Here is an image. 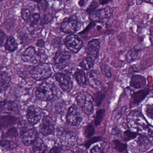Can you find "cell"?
<instances>
[{"instance_id":"50","label":"cell","mask_w":153,"mask_h":153,"mask_svg":"<svg viewBox=\"0 0 153 153\" xmlns=\"http://www.w3.org/2000/svg\"><path fill=\"white\" fill-rule=\"evenodd\" d=\"M149 136L153 137V127L149 125V127L148 131V134Z\"/></svg>"},{"instance_id":"2","label":"cell","mask_w":153,"mask_h":153,"mask_svg":"<svg viewBox=\"0 0 153 153\" xmlns=\"http://www.w3.org/2000/svg\"><path fill=\"white\" fill-rule=\"evenodd\" d=\"M36 96L42 101H50L52 100L57 94V89L54 84L49 82L41 83L36 88Z\"/></svg>"},{"instance_id":"33","label":"cell","mask_w":153,"mask_h":153,"mask_svg":"<svg viewBox=\"0 0 153 153\" xmlns=\"http://www.w3.org/2000/svg\"><path fill=\"white\" fill-rule=\"evenodd\" d=\"M105 110L104 109H101L98 110L96 113L95 118V124L96 126H97L100 125V123L102 121L104 117Z\"/></svg>"},{"instance_id":"54","label":"cell","mask_w":153,"mask_h":153,"mask_svg":"<svg viewBox=\"0 0 153 153\" xmlns=\"http://www.w3.org/2000/svg\"><path fill=\"white\" fill-rule=\"evenodd\" d=\"M105 75L106 76L108 77H111V70L109 68H106L105 70Z\"/></svg>"},{"instance_id":"43","label":"cell","mask_w":153,"mask_h":153,"mask_svg":"<svg viewBox=\"0 0 153 153\" xmlns=\"http://www.w3.org/2000/svg\"><path fill=\"white\" fill-rule=\"evenodd\" d=\"M52 19V16L51 14H47L45 15L43 17L42 19V22H41V25H46L48 24L49 22L51 21V19Z\"/></svg>"},{"instance_id":"53","label":"cell","mask_w":153,"mask_h":153,"mask_svg":"<svg viewBox=\"0 0 153 153\" xmlns=\"http://www.w3.org/2000/svg\"><path fill=\"white\" fill-rule=\"evenodd\" d=\"M61 148L59 146H55L51 149V152H59L61 151Z\"/></svg>"},{"instance_id":"17","label":"cell","mask_w":153,"mask_h":153,"mask_svg":"<svg viewBox=\"0 0 153 153\" xmlns=\"http://www.w3.org/2000/svg\"><path fill=\"white\" fill-rule=\"evenodd\" d=\"M149 93V88H146L133 93L131 98L130 108L138 105L146 97Z\"/></svg>"},{"instance_id":"3","label":"cell","mask_w":153,"mask_h":153,"mask_svg":"<svg viewBox=\"0 0 153 153\" xmlns=\"http://www.w3.org/2000/svg\"><path fill=\"white\" fill-rule=\"evenodd\" d=\"M29 73L35 80H43L50 78L52 75L53 71L51 65L45 62L32 68Z\"/></svg>"},{"instance_id":"46","label":"cell","mask_w":153,"mask_h":153,"mask_svg":"<svg viewBox=\"0 0 153 153\" xmlns=\"http://www.w3.org/2000/svg\"><path fill=\"white\" fill-rule=\"evenodd\" d=\"M90 152L91 153H102L103 151L101 147H99L98 145H96L91 149Z\"/></svg>"},{"instance_id":"40","label":"cell","mask_w":153,"mask_h":153,"mask_svg":"<svg viewBox=\"0 0 153 153\" xmlns=\"http://www.w3.org/2000/svg\"><path fill=\"white\" fill-rule=\"evenodd\" d=\"M18 38L19 40L20 43L23 44L26 42V41H27L28 36L26 33H25L24 31H21L20 33H19L18 35Z\"/></svg>"},{"instance_id":"57","label":"cell","mask_w":153,"mask_h":153,"mask_svg":"<svg viewBox=\"0 0 153 153\" xmlns=\"http://www.w3.org/2000/svg\"><path fill=\"white\" fill-rule=\"evenodd\" d=\"M1 1H2V0H1Z\"/></svg>"},{"instance_id":"55","label":"cell","mask_w":153,"mask_h":153,"mask_svg":"<svg viewBox=\"0 0 153 153\" xmlns=\"http://www.w3.org/2000/svg\"><path fill=\"white\" fill-rule=\"evenodd\" d=\"M143 1V0H136V3L137 5H141Z\"/></svg>"},{"instance_id":"26","label":"cell","mask_w":153,"mask_h":153,"mask_svg":"<svg viewBox=\"0 0 153 153\" xmlns=\"http://www.w3.org/2000/svg\"><path fill=\"white\" fill-rule=\"evenodd\" d=\"M33 145V150L35 153H44L47 151V146L40 138L37 137Z\"/></svg>"},{"instance_id":"29","label":"cell","mask_w":153,"mask_h":153,"mask_svg":"<svg viewBox=\"0 0 153 153\" xmlns=\"http://www.w3.org/2000/svg\"><path fill=\"white\" fill-rule=\"evenodd\" d=\"M17 121V119L14 116H5L1 118V127H8L15 124Z\"/></svg>"},{"instance_id":"51","label":"cell","mask_w":153,"mask_h":153,"mask_svg":"<svg viewBox=\"0 0 153 153\" xmlns=\"http://www.w3.org/2000/svg\"><path fill=\"white\" fill-rule=\"evenodd\" d=\"M112 0H98L100 5H104L111 1Z\"/></svg>"},{"instance_id":"45","label":"cell","mask_w":153,"mask_h":153,"mask_svg":"<svg viewBox=\"0 0 153 153\" xmlns=\"http://www.w3.org/2000/svg\"><path fill=\"white\" fill-rule=\"evenodd\" d=\"M101 138L100 137H94L93 138L89 140L86 143L85 147L86 148H88L90 146H91L92 144L93 143H95V142H97V141H99L101 140Z\"/></svg>"},{"instance_id":"42","label":"cell","mask_w":153,"mask_h":153,"mask_svg":"<svg viewBox=\"0 0 153 153\" xmlns=\"http://www.w3.org/2000/svg\"><path fill=\"white\" fill-rule=\"evenodd\" d=\"M38 3V8L41 11H45L48 8V2L46 0H42Z\"/></svg>"},{"instance_id":"32","label":"cell","mask_w":153,"mask_h":153,"mask_svg":"<svg viewBox=\"0 0 153 153\" xmlns=\"http://www.w3.org/2000/svg\"><path fill=\"white\" fill-rule=\"evenodd\" d=\"M40 20V14L35 13L31 15L29 19V25L32 27H34L37 25Z\"/></svg>"},{"instance_id":"11","label":"cell","mask_w":153,"mask_h":153,"mask_svg":"<svg viewBox=\"0 0 153 153\" xmlns=\"http://www.w3.org/2000/svg\"><path fill=\"white\" fill-rule=\"evenodd\" d=\"M66 119L67 122L71 126H78L80 125L82 121V118L76 105H71L69 108Z\"/></svg>"},{"instance_id":"18","label":"cell","mask_w":153,"mask_h":153,"mask_svg":"<svg viewBox=\"0 0 153 153\" xmlns=\"http://www.w3.org/2000/svg\"><path fill=\"white\" fill-rule=\"evenodd\" d=\"M87 79L89 85L94 89H98L101 85V78L99 72L92 70L88 73Z\"/></svg>"},{"instance_id":"22","label":"cell","mask_w":153,"mask_h":153,"mask_svg":"<svg viewBox=\"0 0 153 153\" xmlns=\"http://www.w3.org/2000/svg\"><path fill=\"white\" fill-rule=\"evenodd\" d=\"M35 48L33 46H30L27 47L21 53V57L22 61L25 62L32 63L36 53Z\"/></svg>"},{"instance_id":"5","label":"cell","mask_w":153,"mask_h":153,"mask_svg":"<svg viewBox=\"0 0 153 153\" xmlns=\"http://www.w3.org/2000/svg\"><path fill=\"white\" fill-rule=\"evenodd\" d=\"M113 11V8L109 7L96 10L90 15V19L94 23H105L112 16Z\"/></svg>"},{"instance_id":"52","label":"cell","mask_w":153,"mask_h":153,"mask_svg":"<svg viewBox=\"0 0 153 153\" xmlns=\"http://www.w3.org/2000/svg\"><path fill=\"white\" fill-rule=\"evenodd\" d=\"M87 1L88 0H79L78 2L79 5L80 7H84L86 4Z\"/></svg>"},{"instance_id":"49","label":"cell","mask_w":153,"mask_h":153,"mask_svg":"<svg viewBox=\"0 0 153 153\" xmlns=\"http://www.w3.org/2000/svg\"><path fill=\"white\" fill-rule=\"evenodd\" d=\"M109 146V144L107 142H104L101 144V147L102 150L103 152H104V150H106L108 148Z\"/></svg>"},{"instance_id":"4","label":"cell","mask_w":153,"mask_h":153,"mask_svg":"<svg viewBox=\"0 0 153 153\" xmlns=\"http://www.w3.org/2000/svg\"><path fill=\"white\" fill-rule=\"evenodd\" d=\"M76 101L82 111L87 114H90L94 111V99L87 92H81L77 94Z\"/></svg>"},{"instance_id":"47","label":"cell","mask_w":153,"mask_h":153,"mask_svg":"<svg viewBox=\"0 0 153 153\" xmlns=\"http://www.w3.org/2000/svg\"><path fill=\"white\" fill-rule=\"evenodd\" d=\"M6 37V35L5 33L2 32V31H1V33H0V44H1V47H2L4 45Z\"/></svg>"},{"instance_id":"8","label":"cell","mask_w":153,"mask_h":153,"mask_svg":"<svg viewBox=\"0 0 153 153\" xmlns=\"http://www.w3.org/2000/svg\"><path fill=\"white\" fill-rule=\"evenodd\" d=\"M55 79L63 91L69 92L73 87L72 77L68 72H59L55 76Z\"/></svg>"},{"instance_id":"13","label":"cell","mask_w":153,"mask_h":153,"mask_svg":"<svg viewBox=\"0 0 153 153\" xmlns=\"http://www.w3.org/2000/svg\"><path fill=\"white\" fill-rule=\"evenodd\" d=\"M26 115L29 123L35 125L37 124L42 119V111L38 107L31 105L27 109Z\"/></svg>"},{"instance_id":"44","label":"cell","mask_w":153,"mask_h":153,"mask_svg":"<svg viewBox=\"0 0 153 153\" xmlns=\"http://www.w3.org/2000/svg\"><path fill=\"white\" fill-rule=\"evenodd\" d=\"M65 103L63 102H59L56 104L55 106V110L57 112L60 113L63 111L65 108Z\"/></svg>"},{"instance_id":"34","label":"cell","mask_w":153,"mask_h":153,"mask_svg":"<svg viewBox=\"0 0 153 153\" xmlns=\"http://www.w3.org/2000/svg\"><path fill=\"white\" fill-rule=\"evenodd\" d=\"M113 142L114 148L119 152H123L127 149L128 146L126 144L122 143L118 140H114Z\"/></svg>"},{"instance_id":"36","label":"cell","mask_w":153,"mask_h":153,"mask_svg":"<svg viewBox=\"0 0 153 153\" xmlns=\"http://www.w3.org/2000/svg\"><path fill=\"white\" fill-rule=\"evenodd\" d=\"M99 1H97V0H93L87 9V12L90 15L92 14L94 11L96 10L97 8L98 7V5H99Z\"/></svg>"},{"instance_id":"31","label":"cell","mask_w":153,"mask_h":153,"mask_svg":"<svg viewBox=\"0 0 153 153\" xmlns=\"http://www.w3.org/2000/svg\"><path fill=\"white\" fill-rule=\"evenodd\" d=\"M138 133L131 130H128L123 132V138L125 141H128L134 139L137 137Z\"/></svg>"},{"instance_id":"28","label":"cell","mask_w":153,"mask_h":153,"mask_svg":"<svg viewBox=\"0 0 153 153\" xmlns=\"http://www.w3.org/2000/svg\"><path fill=\"white\" fill-rule=\"evenodd\" d=\"M95 60L92 58L87 56L80 62L79 65L81 68L85 70H89L94 65Z\"/></svg>"},{"instance_id":"48","label":"cell","mask_w":153,"mask_h":153,"mask_svg":"<svg viewBox=\"0 0 153 153\" xmlns=\"http://www.w3.org/2000/svg\"><path fill=\"white\" fill-rule=\"evenodd\" d=\"M36 45L40 48H43L45 45V42L43 39H40L36 43Z\"/></svg>"},{"instance_id":"10","label":"cell","mask_w":153,"mask_h":153,"mask_svg":"<svg viewBox=\"0 0 153 153\" xmlns=\"http://www.w3.org/2000/svg\"><path fill=\"white\" fill-rule=\"evenodd\" d=\"M136 143V152H147L153 147V138L146 135H140L137 138Z\"/></svg>"},{"instance_id":"41","label":"cell","mask_w":153,"mask_h":153,"mask_svg":"<svg viewBox=\"0 0 153 153\" xmlns=\"http://www.w3.org/2000/svg\"><path fill=\"white\" fill-rule=\"evenodd\" d=\"M18 135L17 130L15 128H12L9 129L6 133V137H15Z\"/></svg>"},{"instance_id":"19","label":"cell","mask_w":153,"mask_h":153,"mask_svg":"<svg viewBox=\"0 0 153 153\" xmlns=\"http://www.w3.org/2000/svg\"><path fill=\"white\" fill-rule=\"evenodd\" d=\"M1 113L12 114L18 111V105L14 102L3 101L1 103Z\"/></svg>"},{"instance_id":"37","label":"cell","mask_w":153,"mask_h":153,"mask_svg":"<svg viewBox=\"0 0 153 153\" xmlns=\"http://www.w3.org/2000/svg\"><path fill=\"white\" fill-rule=\"evenodd\" d=\"M105 97V95L102 92H99L96 94L95 96V101L96 105L99 106L102 103L103 99Z\"/></svg>"},{"instance_id":"20","label":"cell","mask_w":153,"mask_h":153,"mask_svg":"<svg viewBox=\"0 0 153 153\" xmlns=\"http://www.w3.org/2000/svg\"><path fill=\"white\" fill-rule=\"evenodd\" d=\"M146 78L139 75L132 76L130 82V86L135 89L144 88L146 87Z\"/></svg>"},{"instance_id":"39","label":"cell","mask_w":153,"mask_h":153,"mask_svg":"<svg viewBox=\"0 0 153 153\" xmlns=\"http://www.w3.org/2000/svg\"><path fill=\"white\" fill-rule=\"evenodd\" d=\"M21 17L24 20H29L31 16V13L30 10L28 9L24 8L21 10Z\"/></svg>"},{"instance_id":"56","label":"cell","mask_w":153,"mask_h":153,"mask_svg":"<svg viewBox=\"0 0 153 153\" xmlns=\"http://www.w3.org/2000/svg\"><path fill=\"white\" fill-rule=\"evenodd\" d=\"M143 1L146 2L148 3H150V4H153V0H143Z\"/></svg>"},{"instance_id":"35","label":"cell","mask_w":153,"mask_h":153,"mask_svg":"<svg viewBox=\"0 0 153 153\" xmlns=\"http://www.w3.org/2000/svg\"><path fill=\"white\" fill-rule=\"evenodd\" d=\"M94 134V128L92 124H89L85 128L84 134L86 137H91Z\"/></svg>"},{"instance_id":"1","label":"cell","mask_w":153,"mask_h":153,"mask_svg":"<svg viewBox=\"0 0 153 153\" xmlns=\"http://www.w3.org/2000/svg\"><path fill=\"white\" fill-rule=\"evenodd\" d=\"M127 123L130 129L141 135H147L149 125L143 114L138 111H133L127 117Z\"/></svg>"},{"instance_id":"9","label":"cell","mask_w":153,"mask_h":153,"mask_svg":"<svg viewBox=\"0 0 153 153\" xmlns=\"http://www.w3.org/2000/svg\"><path fill=\"white\" fill-rule=\"evenodd\" d=\"M71 54L66 51L59 50L56 52L53 58L54 65L57 69H63L70 62Z\"/></svg>"},{"instance_id":"7","label":"cell","mask_w":153,"mask_h":153,"mask_svg":"<svg viewBox=\"0 0 153 153\" xmlns=\"http://www.w3.org/2000/svg\"><path fill=\"white\" fill-rule=\"evenodd\" d=\"M64 44L71 52L77 53L84 46L83 41L77 35L70 34L64 40Z\"/></svg>"},{"instance_id":"23","label":"cell","mask_w":153,"mask_h":153,"mask_svg":"<svg viewBox=\"0 0 153 153\" xmlns=\"http://www.w3.org/2000/svg\"><path fill=\"white\" fill-rule=\"evenodd\" d=\"M0 85H1V91H5L10 85L11 79L10 75L5 71H2L1 73L0 78Z\"/></svg>"},{"instance_id":"6","label":"cell","mask_w":153,"mask_h":153,"mask_svg":"<svg viewBox=\"0 0 153 153\" xmlns=\"http://www.w3.org/2000/svg\"><path fill=\"white\" fill-rule=\"evenodd\" d=\"M78 25L77 17L76 15H73L63 20L61 24L60 29L65 33L72 34L77 32Z\"/></svg>"},{"instance_id":"15","label":"cell","mask_w":153,"mask_h":153,"mask_svg":"<svg viewBox=\"0 0 153 153\" xmlns=\"http://www.w3.org/2000/svg\"><path fill=\"white\" fill-rule=\"evenodd\" d=\"M60 141L62 146H73L77 143L76 133L71 131H63L60 136Z\"/></svg>"},{"instance_id":"38","label":"cell","mask_w":153,"mask_h":153,"mask_svg":"<svg viewBox=\"0 0 153 153\" xmlns=\"http://www.w3.org/2000/svg\"><path fill=\"white\" fill-rule=\"evenodd\" d=\"M145 112L149 118L153 120V104H147L146 105Z\"/></svg>"},{"instance_id":"12","label":"cell","mask_w":153,"mask_h":153,"mask_svg":"<svg viewBox=\"0 0 153 153\" xmlns=\"http://www.w3.org/2000/svg\"><path fill=\"white\" fill-rule=\"evenodd\" d=\"M37 137V131L33 128L24 129L21 132V140L23 143L27 146L33 145Z\"/></svg>"},{"instance_id":"30","label":"cell","mask_w":153,"mask_h":153,"mask_svg":"<svg viewBox=\"0 0 153 153\" xmlns=\"http://www.w3.org/2000/svg\"><path fill=\"white\" fill-rule=\"evenodd\" d=\"M1 145L4 149L7 151L13 150L17 146L15 142L8 140H2L1 141Z\"/></svg>"},{"instance_id":"24","label":"cell","mask_w":153,"mask_h":153,"mask_svg":"<svg viewBox=\"0 0 153 153\" xmlns=\"http://www.w3.org/2000/svg\"><path fill=\"white\" fill-rule=\"evenodd\" d=\"M4 46L7 51L13 52L18 48V44L13 36H10L7 38Z\"/></svg>"},{"instance_id":"14","label":"cell","mask_w":153,"mask_h":153,"mask_svg":"<svg viewBox=\"0 0 153 153\" xmlns=\"http://www.w3.org/2000/svg\"><path fill=\"white\" fill-rule=\"evenodd\" d=\"M100 42L98 39H94L88 42L85 49L87 56L95 61L98 57Z\"/></svg>"},{"instance_id":"21","label":"cell","mask_w":153,"mask_h":153,"mask_svg":"<svg viewBox=\"0 0 153 153\" xmlns=\"http://www.w3.org/2000/svg\"><path fill=\"white\" fill-rule=\"evenodd\" d=\"M142 51V47L140 45H137L132 49L128 51L126 59L129 63L133 62L138 59L140 56Z\"/></svg>"},{"instance_id":"16","label":"cell","mask_w":153,"mask_h":153,"mask_svg":"<svg viewBox=\"0 0 153 153\" xmlns=\"http://www.w3.org/2000/svg\"><path fill=\"white\" fill-rule=\"evenodd\" d=\"M40 131L45 136L53 133L54 130V122L51 117L45 116L44 117L39 128Z\"/></svg>"},{"instance_id":"25","label":"cell","mask_w":153,"mask_h":153,"mask_svg":"<svg viewBox=\"0 0 153 153\" xmlns=\"http://www.w3.org/2000/svg\"><path fill=\"white\" fill-rule=\"evenodd\" d=\"M75 78L79 85L81 87H85L87 85V78L85 73L82 70L78 69L75 74Z\"/></svg>"},{"instance_id":"27","label":"cell","mask_w":153,"mask_h":153,"mask_svg":"<svg viewBox=\"0 0 153 153\" xmlns=\"http://www.w3.org/2000/svg\"><path fill=\"white\" fill-rule=\"evenodd\" d=\"M47 59H48V55L45 51L42 49H40L36 52L35 56L32 63L34 64L38 62H40V63H45Z\"/></svg>"}]
</instances>
